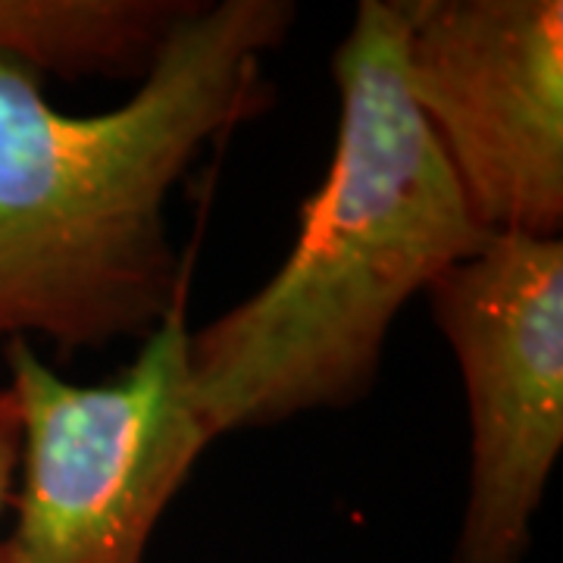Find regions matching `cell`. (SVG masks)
Wrapping results in <instances>:
<instances>
[{"instance_id": "cell-4", "label": "cell", "mask_w": 563, "mask_h": 563, "mask_svg": "<svg viewBox=\"0 0 563 563\" xmlns=\"http://www.w3.org/2000/svg\"><path fill=\"white\" fill-rule=\"evenodd\" d=\"M426 295L470 413L454 563H523L563 448V242L488 235Z\"/></svg>"}, {"instance_id": "cell-3", "label": "cell", "mask_w": 563, "mask_h": 563, "mask_svg": "<svg viewBox=\"0 0 563 563\" xmlns=\"http://www.w3.org/2000/svg\"><path fill=\"white\" fill-rule=\"evenodd\" d=\"M22 410V488L3 563H144L163 510L213 442L179 307L113 383L73 385L3 344Z\"/></svg>"}, {"instance_id": "cell-1", "label": "cell", "mask_w": 563, "mask_h": 563, "mask_svg": "<svg viewBox=\"0 0 563 563\" xmlns=\"http://www.w3.org/2000/svg\"><path fill=\"white\" fill-rule=\"evenodd\" d=\"M295 16L288 0H195L139 91L95 117L57 110L38 69L0 54V342L41 335L66 361L185 307L169 191L261 110L263 57Z\"/></svg>"}, {"instance_id": "cell-7", "label": "cell", "mask_w": 563, "mask_h": 563, "mask_svg": "<svg viewBox=\"0 0 563 563\" xmlns=\"http://www.w3.org/2000/svg\"><path fill=\"white\" fill-rule=\"evenodd\" d=\"M22 457V410L16 391L7 385L0 388V507L10 498L13 473Z\"/></svg>"}, {"instance_id": "cell-2", "label": "cell", "mask_w": 563, "mask_h": 563, "mask_svg": "<svg viewBox=\"0 0 563 563\" xmlns=\"http://www.w3.org/2000/svg\"><path fill=\"white\" fill-rule=\"evenodd\" d=\"M339 132L282 266L188 332L213 439L369 395L404 303L488 239L404 81L401 0H363L332 57Z\"/></svg>"}, {"instance_id": "cell-5", "label": "cell", "mask_w": 563, "mask_h": 563, "mask_svg": "<svg viewBox=\"0 0 563 563\" xmlns=\"http://www.w3.org/2000/svg\"><path fill=\"white\" fill-rule=\"evenodd\" d=\"M404 81L488 235L561 239V0H401Z\"/></svg>"}, {"instance_id": "cell-8", "label": "cell", "mask_w": 563, "mask_h": 563, "mask_svg": "<svg viewBox=\"0 0 563 563\" xmlns=\"http://www.w3.org/2000/svg\"><path fill=\"white\" fill-rule=\"evenodd\" d=\"M0 563H3V561H0Z\"/></svg>"}, {"instance_id": "cell-6", "label": "cell", "mask_w": 563, "mask_h": 563, "mask_svg": "<svg viewBox=\"0 0 563 563\" xmlns=\"http://www.w3.org/2000/svg\"><path fill=\"white\" fill-rule=\"evenodd\" d=\"M195 0H0V54L63 79H135Z\"/></svg>"}]
</instances>
